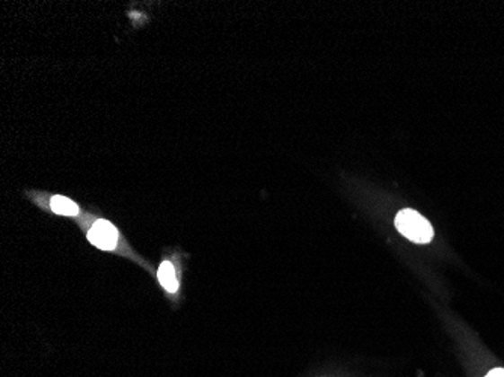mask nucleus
<instances>
[{
    "mask_svg": "<svg viewBox=\"0 0 504 377\" xmlns=\"http://www.w3.org/2000/svg\"><path fill=\"white\" fill-rule=\"evenodd\" d=\"M88 239L100 250H113L119 241V232L108 221H97L88 232Z\"/></svg>",
    "mask_w": 504,
    "mask_h": 377,
    "instance_id": "2",
    "label": "nucleus"
},
{
    "mask_svg": "<svg viewBox=\"0 0 504 377\" xmlns=\"http://www.w3.org/2000/svg\"><path fill=\"white\" fill-rule=\"evenodd\" d=\"M50 206H52L53 212L66 215V216H75L79 213V207L66 197H53Z\"/></svg>",
    "mask_w": 504,
    "mask_h": 377,
    "instance_id": "4",
    "label": "nucleus"
},
{
    "mask_svg": "<svg viewBox=\"0 0 504 377\" xmlns=\"http://www.w3.org/2000/svg\"><path fill=\"white\" fill-rule=\"evenodd\" d=\"M485 377H504V368H494Z\"/></svg>",
    "mask_w": 504,
    "mask_h": 377,
    "instance_id": "5",
    "label": "nucleus"
},
{
    "mask_svg": "<svg viewBox=\"0 0 504 377\" xmlns=\"http://www.w3.org/2000/svg\"><path fill=\"white\" fill-rule=\"evenodd\" d=\"M157 278L166 292L175 293L179 290V281L175 278L174 266L170 261H164L161 264V267L157 270Z\"/></svg>",
    "mask_w": 504,
    "mask_h": 377,
    "instance_id": "3",
    "label": "nucleus"
},
{
    "mask_svg": "<svg viewBox=\"0 0 504 377\" xmlns=\"http://www.w3.org/2000/svg\"><path fill=\"white\" fill-rule=\"evenodd\" d=\"M396 228L401 234L415 243H429L434 239V228L420 213L405 208L396 216Z\"/></svg>",
    "mask_w": 504,
    "mask_h": 377,
    "instance_id": "1",
    "label": "nucleus"
}]
</instances>
